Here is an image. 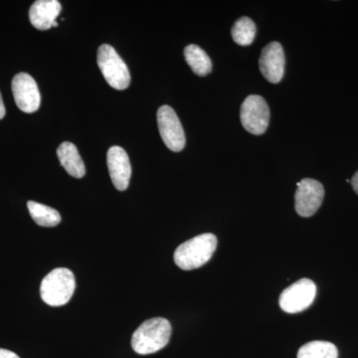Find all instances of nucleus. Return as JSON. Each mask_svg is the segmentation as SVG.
<instances>
[{"mask_svg":"<svg viewBox=\"0 0 358 358\" xmlns=\"http://www.w3.org/2000/svg\"><path fill=\"white\" fill-rule=\"evenodd\" d=\"M171 331V322L164 317L145 320L133 334V350L141 355L157 352L169 343Z\"/></svg>","mask_w":358,"mask_h":358,"instance_id":"nucleus-1","label":"nucleus"},{"mask_svg":"<svg viewBox=\"0 0 358 358\" xmlns=\"http://www.w3.org/2000/svg\"><path fill=\"white\" fill-rule=\"evenodd\" d=\"M157 124L160 136L173 152H181L185 147V134L178 115L169 106H162L157 110Z\"/></svg>","mask_w":358,"mask_h":358,"instance_id":"nucleus-8","label":"nucleus"},{"mask_svg":"<svg viewBox=\"0 0 358 358\" xmlns=\"http://www.w3.org/2000/svg\"><path fill=\"white\" fill-rule=\"evenodd\" d=\"M298 189L294 195L296 211L301 217H310L322 203L324 188L320 181L313 178L301 179L298 182Z\"/></svg>","mask_w":358,"mask_h":358,"instance_id":"nucleus-7","label":"nucleus"},{"mask_svg":"<svg viewBox=\"0 0 358 358\" xmlns=\"http://www.w3.org/2000/svg\"><path fill=\"white\" fill-rule=\"evenodd\" d=\"M216 248L217 238L211 233H205L179 245L174 252V262L182 270H194L208 262Z\"/></svg>","mask_w":358,"mask_h":358,"instance_id":"nucleus-2","label":"nucleus"},{"mask_svg":"<svg viewBox=\"0 0 358 358\" xmlns=\"http://www.w3.org/2000/svg\"><path fill=\"white\" fill-rule=\"evenodd\" d=\"M317 296V286L310 279H301L284 289L280 296V307L284 312L298 313L307 310Z\"/></svg>","mask_w":358,"mask_h":358,"instance_id":"nucleus-5","label":"nucleus"},{"mask_svg":"<svg viewBox=\"0 0 358 358\" xmlns=\"http://www.w3.org/2000/svg\"><path fill=\"white\" fill-rule=\"evenodd\" d=\"M108 167L113 185L120 192H124L129 187L131 176V162L126 150L121 147H112L108 150Z\"/></svg>","mask_w":358,"mask_h":358,"instance_id":"nucleus-11","label":"nucleus"},{"mask_svg":"<svg viewBox=\"0 0 358 358\" xmlns=\"http://www.w3.org/2000/svg\"><path fill=\"white\" fill-rule=\"evenodd\" d=\"M256 31V25L253 20L249 17H241L233 25L231 34L237 44L249 46L255 39Z\"/></svg>","mask_w":358,"mask_h":358,"instance_id":"nucleus-17","label":"nucleus"},{"mask_svg":"<svg viewBox=\"0 0 358 358\" xmlns=\"http://www.w3.org/2000/svg\"><path fill=\"white\" fill-rule=\"evenodd\" d=\"M28 210L35 223L42 227H55L61 222V215L56 209L35 201H28Z\"/></svg>","mask_w":358,"mask_h":358,"instance_id":"nucleus-15","label":"nucleus"},{"mask_svg":"<svg viewBox=\"0 0 358 358\" xmlns=\"http://www.w3.org/2000/svg\"><path fill=\"white\" fill-rule=\"evenodd\" d=\"M0 358H20L16 353L10 352V350L0 348Z\"/></svg>","mask_w":358,"mask_h":358,"instance_id":"nucleus-18","label":"nucleus"},{"mask_svg":"<svg viewBox=\"0 0 358 358\" xmlns=\"http://www.w3.org/2000/svg\"><path fill=\"white\" fill-rule=\"evenodd\" d=\"M240 117L249 133L257 136L265 133L270 122V109L265 99L258 95L247 96L242 103Z\"/></svg>","mask_w":358,"mask_h":358,"instance_id":"nucleus-6","label":"nucleus"},{"mask_svg":"<svg viewBox=\"0 0 358 358\" xmlns=\"http://www.w3.org/2000/svg\"><path fill=\"white\" fill-rule=\"evenodd\" d=\"M185 57L193 72L199 76H206L212 70L210 58L206 52L194 44L188 45L185 49Z\"/></svg>","mask_w":358,"mask_h":358,"instance_id":"nucleus-14","label":"nucleus"},{"mask_svg":"<svg viewBox=\"0 0 358 358\" xmlns=\"http://www.w3.org/2000/svg\"><path fill=\"white\" fill-rule=\"evenodd\" d=\"M6 107H4L3 101H2L1 94H0V120L3 119L6 115Z\"/></svg>","mask_w":358,"mask_h":358,"instance_id":"nucleus-20","label":"nucleus"},{"mask_svg":"<svg viewBox=\"0 0 358 358\" xmlns=\"http://www.w3.org/2000/svg\"><path fill=\"white\" fill-rule=\"evenodd\" d=\"M76 289V280L72 271L57 268L44 278L40 287L42 300L51 307H61L72 298Z\"/></svg>","mask_w":358,"mask_h":358,"instance_id":"nucleus-3","label":"nucleus"},{"mask_svg":"<svg viewBox=\"0 0 358 358\" xmlns=\"http://www.w3.org/2000/svg\"><path fill=\"white\" fill-rule=\"evenodd\" d=\"M350 182H352L353 189H355V192L357 193L358 194V171H357V173L353 176V178L352 180H350Z\"/></svg>","mask_w":358,"mask_h":358,"instance_id":"nucleus-19","label":"nucleus"},{"mask_svg":"<svg viewBox=\"0 0 358 358\" xmlns=\"http://www.w3.org/2000/svg\"><path fill=\"white\" fill-rule=\"evenodd\" d=\"M60 2L57 0H38L30 7V22L38 30H48L61 13Z\"/></svg>","mask_w":358,"mask_h":358,"instance_id":"nucleus-12","label":"nucleus"},{"mask_svg":"<svg viewBox=\"0 0 358 358\" xmlns=\"http://www.w3.org/2000/svg\"><path fill=\"white\" fill-rule=\"evenodd\" d=\"M96 62L103 78L110 87L120 91L129 88L131 75L128 66L120 57L114 47L109 44H103L100 46L96 55Z\"/></svg>","mask_w":358,"mask_h":358,"instance_id":"nucleus-4","label":"nucleus"},{"mask_svg":"<svg viewBox=\"0 0 358 358\" xmlns=\"http://www.w3.org/2000/svg\"><path fill=\"white\" fill-rule=\"evenodd\" d=\"M336 346L329 341H310L301 346L298 352V358H338Z\"/></svg>","mask_w":358,"mask_h":358,"instance_id":"nucleus-16","label":"nucleus"},{"mask_svg":"<svg viewBox=\"0 0 358 358\" xmlns=\"http://www.w3.org/2000/svg\"><path fill=\"white\" fill-rule=\"evenodd\" d=\"M259 65H260L261 73L268 82L273 84L281 82L284 77L285 65H286L282 45L279 42L268 43L261 53Z\"/></svg>","mask_w":358,"mask_h":358,"instance_id":"nucleus-10","label":"nucleus"},{"mask_svg":"<svg viewBox=\"0 0 358 358\" xmlns=\"http://www.w3.org/2000/svg\"><path fill=\"white\" fill-rule=\"evenodd\" d=\"M57 155L61 166L64 167L66 171L73 178H82L86 174L83 159L74 143L69 141L61 143L57 150Z\"/></svg>","mask_w":358,"mask_h":358,"instance_id":"nucleus-13","label":"nucleus"},{"mask_svg":"<svg viewBox=\"0 0 358 358\" xmlns=\"http://www.w3.org/2000/svg\"><path fill=\"white\" fill-rule=\"evenodd\" d=\"M13 93L16 105L22 112L31 114L41 103L38 86L27 73H20L13 80Z\"/></svg>","mask_w":358,"mask_h":358,"instance_id":"nucleus-9","label":"nucleus"}]
</instances>
